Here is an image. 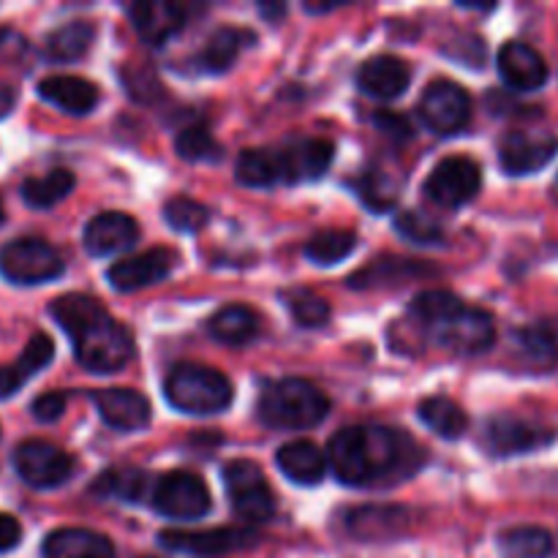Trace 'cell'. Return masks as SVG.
Instances as JSON below:
<instances>
[{
    "instance_id": "1",
    "label": "cell",
    "mask_w": 558,
    "mask_h": 558,
    "mask_svg": "<svg viewBox=\"0 0 558 558\" xmlns=\"http://www.w3.org/2000/svg\"><path fill=\"white\" fill-rule=\"evenodd\" d=\"M332 472L352 488H387L414 477L425 452L412 436L385 425H352L332 436L327 450Z\"/></svg>"
},
{
    "instance_id": "2",
    "label": "cell",
    "mask_w": 558,
    "mask_h": 558,
    "mask_svg": "<svg viewBox=\"0 0 558 558\" xmlns=\"http://www.w3.org/2000/svg\"><path fill=\"white\" fill-rule=\"evenodd\" d=\"M49 314L71 338L76 360L90 374H118L134 354L129 330L90 294H63L49 305Z\"/></svg>"
},
{
    "instance_id": "3",
    "label": "cell",
    "mask_w": 558,
    "mask_h": 558,
    "mask_svg": "<svg viewBox=\"0 0 558 558\" xmlns=\"http://www.w3.org/2000/svg\"><path fill=\"white\" fill-rule=\"evenodd\" d=\"M256 412L267 428L308 430L327 417L330 398L305 379H281L265 387Z\"/></svg>"
},
{
    "instance_id": "4",
    "label": "cell",
    "mask_w": 558,
    "mask_h": 558,
    "mask_svg": "<svg viewBox=\"0 0 558 558\" xmlns=\"http://www.w3.org/2000/svg\"><path fill=\"white\" fill-rule=\"evenodd\" d=\"M167 401L178 412L194 414V417H213L232 407V381L216 368L194 363H180L169 371L163 381Z\"/></svg>"
},
{
    "instance_id": "5",
    "label": "cell",
    "mask_w": 558,
    "mask_h": 558,
    "mask_svg": "<svg viewBox=\"0 0 558 558\" xmlns=\"http://www.w3.org/2000/svg\"><path fill=\"white\" fill-rule=\"evenodd\" d=\"M63 256H60L47 240L22 238L0 251V272H3V278H9L11 283L36 287V283L54 281V278L63 276Z\"/></svg>"
},
{
    "instance_id": "6",
    "label": "cell",
    "mask_w": 558,
    "mask_h": 558,
    "mask_svg": "<svg viewBox=\"0 0 558 558\" xmlns=\"http://www.w3.org/2000/svg\"><path fill=\"white\" fill-rule=\"evenodd\" d=\"M223 485L234 512L245 523H265L276 515V496L256 463L232 461L223 469Z\"/></svg>"
},
{
    "instance_id": "7",
    "label": "cell",
    "mask_w": 558,
    "mask_h": 558,
    "mask_svg": "<svg viewBox=\"0 0 558 558\" xmlns=\"http://www.w3.org/2000/svg\"><path fill=\"white\" fill-rule=\"evenodd\" d=\"M213 499L202 477L191 472H169L153 488V510L169 521H199L210 512Z\"/></svg>"
},
{
    "instance_id": "8",
    "label": "cell",
    "mask_w": 558,
    "mask_h": 558,
    "mask_svg": "<svg viewBox=\"0 0 558 558\" xmlns=\"http://www.w3.org/2000/svg\"><path fill=\"white\" fill-rule=\"evenodd\" d=\"M420 118L434 134L452 136L472 120V98L458 82L436 80L420 98Z\"/></svg>"
},
{
    "instance_id": "9",
    "label": "cell",
    "mask_w": 558,
    "mask_h": 558,
    "mask_svg": "<svg viewBox=\"0 0 558 558\" xmlns=\"http://www.w3.org/2000/svg\"><path fill=\"white\" fill-rule=\"evenodd\" d=\"M14 469L31 488L52 490L69 483L76 463L69 452L49 441H22L14 450Z\"/></svg>"
},
{
    "instance_id": "10",
    "label": "cell",
    "mask_w": 558,
    "mask_h": 558,
    "mask_svg": "<svg viewBox=\"0 0 558 558\" xmlns=\"http://www.w3.org/2000/svg\"><path fill=\"white\" fill-rule=\"evenodd\" d=\"M480 185H483V172L477 163L466 156H450L436 163L423 191L434 205L461 207L480 194Z\"/></svg>"
},
{
    "instance_id": "11",
    "label": "cell",
    "mask_w": 558,
    "mask_h": 558,
    "mask_svg": "<svg viewBox=\"0 0 558 558\" xmlns=\"http://www.w3.org/2000/svg\"><path fill=\"white\" fill-rule=\"evenodd\" d=\"M430 338H434L439 347L452 349V352L480 354V352H488V349L494 347L496 322L488 311L463 305L452 319H447L445 325L434 327V330H430Z\"/></svg>"
},
{
    "instance_id": "12",
    "label": "cell",
    "mask_w": 558,
    "mask_h": 558,
    "mask_svg": "<svg viewBox=\"0 0 558 558\" xmlns=\"http://www.w3.org/2000/svg\"><path fill=\"white\" fill-rule=\"evenodd\" d=\"M558 153V136L545 131H510L499 145V163L507 174H532L548 167Z\"/></svg>"
},
{
    "instance_id": "13",
    "label": "cell",
    "mask_w": 558,
    "mask_h": 558,
    "mask_svg": "<svg viewBox=\"0 0 558 558\" xmlns=\"http://www.w3.org/2000/svg\"><path fill=\"white\" fill-rule=\"evenodd\" d=\"M158 543L174 554L189 556H221L229 550L248 548L256 543L251 529H207V532H161Z\"/></svg>"
},
{
    "instance_id": "14",
    "label": "cell",
    "mask_w": 558,
    "mask_h": 558,
    "mask_svg": "<svg viewBox=\"0 0 558 558\" xmlns=\"http://www.w3.org/2000/svg\"><path fill=\"white\" fill-rule=\"evenodd\" d=\"M550 439H554L550 430H545L543 425L526 423L521 417H494L483 430V447L496 458L532 452L548 445Z\"/></svg>"
},
{
    "instance_id": "15",
    "label": "cell",
    "mask_w": 558,
    "mask_h": 558,
    "mask_svg": "<svg viewBox=\"0 0 558 558\" xmlns=\"http://www.w3.org/2000/svg\"><path fill=\"white\" fill-rule=\"evenodd\" d=\"M174 256L167 248H150L145 254L129 256L109 267V283L118 292H140V289L156 287L172 272Z\"/></svg>"
},
{
    "instance_id": "16",
    "label": "cell",
    "mask_w": 558,
    "mask_h": 558,
    "mask_svg": "<svg viewBox=\"0 0 558 558\" xmlns=\"http://www.w3.org/2000/svg\"><path fill=\"white\" fill-rule=\"evenodd\" d=\"M93 403H96L104 423L114 430L131 434V430H142L150 425V403L136 390H125V387L96 390L93 392Z\"/></svg>"
},
{
    "instance_id": "17",
    "label": "cell",
    "mask_w": 558,
    "mask_h": 558,
    "mask_svg": "<svg viewBox=\"0 0 558 558\" xmlns=\"http://www.w3.org/2000/svg\"><path fill=\"white\" fill-rule=\"evenodd\" d=\"M499 74L512 90H539L548 82V63L529 44L507 41L499 49Z\"/></svg>"
},
{
    "instance_id": "18",
    "label": "cell",
    "mask_w": 558,
    "mask_h": 558,
    "mask_svg": "<svg viewBox=\"0 0 558 558\" xmlns=\"http://www.w3.org/2000/svg\"><path fill=\"white\" fill-rule=\"evenodd\" d=\"M409 82H412V69L392 54H376V58L365 60L357 71L360 90L379 101H392V98L403 96Z\"/></svg>"
},
{
    "instance_id": "19",
    "label": "cell",
    "mask_w": 558,
    "mask_h": 558,
    "mask_svg": "<svg viewBox=\"0 0 558 558\" xmlns=\"http://www.w3.org/2000/svg\"><path fill=\"white\" fill-rule=\"evenodd\" d=\"M136 240H140V227L125 213H101V216L90 218L85 234H82V243L93 256H112L118 251L131 248Z\"/></svg>"
},
{
    "instance_id": "20",
    "label": "cell",
    "mask_w": 558,
    "mask_h": 558,
    "mask_svg": "<svg viewBox=\"0 0 558 558\" xmlns=\"http://www.w3.org/2000/svg\"><path fill=\"white\" fill-rule=\"evenodd\" d=\"M131 22H134L136 33L145 38L153 47H161L167 38L183 27L185 9L178 3H161V0H142V3L131 5Z\"/></svg>"
},
{
    "instance_id": "21",
    "label": "cell",
    "mask_w": 558,
    "mask_h": 558,
    "mask_svg": "<svg viewBox=\"0 0 558 558\" xmlns=\"http://www.w3.org/2000/svg\"><path fill=\"white\" fill-rule=\"evenodd\" d=\"M54 357V343L47 332H36L22 349L20 360L0 368V398H11L27 385L38 371L47 368Z\"/></svg>"
},
{
    "instance_id": "22",
    "label": "cell",
    "mask_w": 558,
    "mask_h": 558,
    "mask_svg": "<svg viewBox=\"0 0 558 558\" xmlns=\"http://www.w3.org/2000/svg\"><path fill=\"white\" fill-rule=\"evenodd\" d=\"M332 156H336V145L330 140H303L289 147H281L287 183L322 178L330 169Z\"/></svg>"
},
{
    "instance_id": "23",
    "label": "cell",
    "mask_w": 558,
    "mask_h": 558,
    "mask_svg": "<svg viewBox=\"0 0 558 558\" xmlns=\"http://www.w3.org/2000/svg\"><path fill=\"white\" fill-rule=\"evenodd\" d=\"M38 96L69 114L93 112L98 98H101L98 96V87L93 85V82L82 80V76H69V74L47 76V80L38 82Z\"/></svg>"
},
{
    "instance_id": "24",
    "label": "cell",
    "mask_w": 558,
    "mask_h": 558,
    "mask_svg": "<svg viewBox=\"0 0 558 558\" xmlns=\"http://www.w3.org/2000/svg\"><path fill=\"white\" fill-rule=\"evenodd\" d=\"M44 558H114V545L90 529H58L44 539Z\"/></svg>"
},
{
    "instance_id": "25",
    "label": "cell",
    "mask_w": 558,
    "mask_h": 558,
    "mask_svg": "<svg viewBox=\"0 0 558 558\" xmlns=\"http://www.w3.org/2000/svg\"><path fill=\"white\" fill-rule=\"evenodd\" d=\"M278 469H281L283 477L294 485H316L325 480L330 461H327L325 452L319 450L311 441H292V445H283L276 456Z\"/></svg>"
},
{
    "instance_id": "26",
    "label": "cell",
    "mask_w": 558,
    "mask_h": 558,
    "mask_svg": "<svg viewBox=\"0 0 558 558\" xmlns=\"http://www.w3.org/2000/svg\"><path fill=\"white\" fill-rule=\"evenodd\" d=\"M147 488H150V480L142 469L114 466L93 480L90 494L98 496V499H118L125 501V505H136V501L145 499Z\"/></svg>"
},
{
    "instance_id": "27",
    "label": "cell",
    "mask_w": 558,
    "mask_h": 558,
    "mask_svg": "<svg viewBox=\"0 0 558 558\" xmlns=\"http://www.w3.org/2000/svg\"><path fill=\"white\" fill-rule=\"evenodd\" d=\"M234 178L248 189H270V185L287 183L281 150H245L238 158Z\"/></svg>"
},
{
    "instance_id": "28",
    "label": "cell",
    "mask_w": 558,
    "mask_h": 558,
    "mask_svg": "<svg viewBox=\"0 0 558 558\" xmlns=\"http://www.w3.org/2000/svg\"><path fill=\"white\" fill-rule=\"evenodd\" d=\"M210 336L218 343H227V347H245L256 338L259 332V319H256L254 311L248 305H227V308L218 311L216 316L207 325Z\"/></svg>"
},
{
    "instance_id": "29",
    "label": "cell",
    "mask_w": 558,
    "mask_h": 558,
    "mask_svg": "<svg viewBox=\"0 0 558 558\" xmlns=\"http://www.w3.org/2000/svg\"><path fill=\"white\" fill-rule=\"evenodd\" d=\"M243 41H254V36L238 27H221L210 36V41L205 44V49L196 58V71H205V74H221L229 65L238 60L240 49L245 47Z\"/></svg>"
},
{
    "instance_id": "30",
    "label": "cell",
    "mask_w": 558,
    "mask_h": 558,
    "mask_svg": "<svg viewBox=\"0 0 558 558\" xmlns=\"http://www.w3.org/2000/svg\"><path fill=\"white\" fill-rule=\"evenodd\" d=\"M93 38H96L93 22H65L58 31L49 33L47 44H44V52H47V58L54 60V63H71V60H80L82 54L90 49Z\"/></svg>"
},
{
    "instance_id": "31",
    "label": "cell",
    "mask_w": 558,
    "mask_h": 558,
    "mask_svg": "<svg viewBox=\"0 0 558 558\" xmlns=\"http://www.w3.org/2000/svg\"><path fill=\"white\" fill-rule=\"evenodd\" d=\"M403 526H407V512L392 507H365L347 515V529L360 539L392 537Z\"/></svg>"
},
{
    "instance_id": "32",
    "label": "cell",
    "mask_w": 558,
    "mask_h": 558,
    "mask_svg": "<svg viewBox=\"0 0 558 558\" xmlns=\"http://www.w3.org/2000/svg\"><path fill=\"white\" fill-rule=\"evenodd\" d=\"M417 414L425 423V428H430L436 436H441V439H461L469 428L466 412H463L456 401H450V398H425V401L420 403Z\"/></svg>"
},
{
    "instance_id": "33",
    "label": "cell",
    "mask_w": 558,
    "mask_h": 558,
    "mask_svg": "<svg viewBox=\"0 0 558 558\" xmlns=\"http://www.w3.org/2000/svg\"><path fill=\"white\" fill-rule=\"evenodd\" d=\"M430 267L423 265V262L417 259H379L374 262L371 267H365V270L354 272L352 278H349V283H352L354 289H365V287H390V283H398V281H407V278H414V276H430Z\"/></svg>"
},
{
    "instance_id": "34",
    "label": "cell",
    "mask_w": 558,
    "mask_h": 558,
    "mask_svg": "<svg viewBox=\"0 0 558 558\" xmlns=\"http://www.w3.org/2000/svg\"><path fill=\"white\" fill-rule=\"evenodd\" d=\"M76 180L69 169H52V172L41 174V178H27L22 183V199L36 210H47L63 202L65 196L74 191Z\"/></svg>"
},
{
    "instance_id": "35",
    "label": "cell",
    "mask_w": 558,
    "mask_h": 558,
    "mask_svg": "<svg viewBox=\"0 0 558 558\" xmlns=\"http://www.w3.org/2000/svg\"><path fill=\"white\" fill-rule=\"evenodd\" d=\"M499 548L507 558H550L554 537L539 526H515L501 534Z\"/></svg>"
},
{
    "instance_id": "36",
    "label": "cell",
    "mask_w": 558,
    "mask_h": 558,
    "mask_svg": "<svg viewBox=\"0 0 558 558\" xmlns=\"http://www.w3.org/2000/svg\"><path fill=\"white\" fill-rule=\"evenodd\" d=\"M463 305L466 303H463L461 298H456L452 292H439V289H434V292H423L412 300L409 316H412L420 327H425V330L430 332L434 327L445 325L447 319H452Z\"/></svg>"
},
{
    "instance_id": "37",
    "label": "cell",
    "mask_w": 558,
    "mask_h": 558,
    "mask_svg": "<svg viewBox=\"0 0 558 558\" xmlns=\"http://www.w3.org/2000/svg\"><path fill=\"white\" fill-rule=\"evenodd\" d=\"M357 248V234L343 232V229H327V232L314 234L305 245V256L314 265H338Z\"/></svg>"
},
{
    "instance_id": "38",
    "label": "cell",
    "mask_w": 558,
    "mask_h": 558,
    "mask_svg": "<svg viewBox=\"0 0 558 558\" xmlns=\"http://www.w3.org/2000/svg\"><path fill=\"white\" fill-rule=\"evenodd\" d=\"M352 189L357 191L360 202H363V205L374 213H387L398 199L396 196L398 185L392 183L390 174L376 172V169L360 174V178L352 183Z\"/></svg>"
},
{
    "instance_id": "39",
    "label": "cell",
    "mask_w": 558,
    "mask_h": 558,
    "mask_svg": "<svg viewBox=\"0 0 558 558\" xmlns=\"http://www.w3.org/2000/svg\"><path fill=\"white\" fill-rule=\"evenodd\" d=\"M283 303L300 327H319L330 319V303L311 289H289L283 292Z\"/></svg>"
},
{
    "instance_id": "40",
    "label": "cell",
    "mask_w": 558,
    "mask_h": 558,
    "mask_svg": "<svg viewBox=\"0 0 558 558\" xmlns=\"http://www.w3.org/2000/svg\"><path fill=\"white\" fill-rule=\"evenodd\" d=\"M163 218L178 232H199L210 221V210L202 202L191 199V196H174L163 205Z\"/></svg>"
},
{
    "instance_id": "41",
    "label": "cell",
    "mask_w": 558,
    "mask_h": 558,
    "mask_svg": "<svg viewBox=\"0 0 558 558\" xmlns=\"http://www.w3.org/2000/svg\"><path fill=\"white\" fill-rule=\"evenodd\" d=\"M174 150H178L180 158L194 163L216 161L221 156V147H218V142L213 140L205 125H189V129L180 131L178 140H174Z\"/></svg>"
},
{
    "instance_id": "42",
    "label": "cell",
    "mask_w": 558,
    "mask_h": 558,
    "mask_svg": "<svg viewBox=\"0 0 558 558\" xmlns=\"http://www.w3.org/2000/svg\"><path fill=\"white\" fill-rule=\"evenodd\" d=\"M396 229L398 234H403L407 240L420 245H434L445 240V229L434 221V218L423 216L417 210H407L396 218Z\"/></svg>"
},
{
    "instance_id": "43",
    "label": "cell",
    "mask_w": 558,
    "mask_h": 558,
    "mask_svg": "<svg viewBox=\"0 0 558 558\" xmlns=\"http://www.w3.org/2000/svg\"><path fill=\"white\" fill-rule=\"evenodd\" d=\"M65 396L63 392H44V396H38L36 401H33V417L38 420V423H54V420L63 417L65 412Z\"/></svg>"
},
{
    "instance_id": "44",
    "label": "cell",
    "mask_w": 558,
    "mask_h": 558,
    "mask_svg": "<svg viewBox=\"0 0 558 558\" xmlns=\"http://www.w3.org/2000/svg\"><path fill=\"white\" fill-rule=\"evenodd\" d=\"M22 539V526L16 523V518L0 512V554H9L20 545Z\"/></svg>"
},
{
    "instance_id": "45",
    "label": "cell",
    "mask_w": 558,
    "mask_h": 558,
    "mask_svg": "<svg viewBox=\"0 0 558 558\" xmlns=\"http://www.w3.org/2000/svg\"><path fill=\"white\" fill-rule=\"evenodd\" d=\"M521 341H523V347H526L532 354H537V357H545V354H554V349H556L554 338H550L545 330H526V332H521Z\"/></svg>"
},
{
    "instance_id": "46",
    "label": "cell",
    "mask_w": 558,
    "mask_h": 558,
    "mask_svg": "<svg viewBox=\"0 0 558 558\" xmlns=\"http://www.w3.org/2000/svg\"><path fill=\"white\" fill-rule=\"evenodd\" d=\"M374 120H376V125L385 131V134L398 136V140H409V134H412V129H409L407 120L398 118V114H392V112H379Z\"/></svg>"
},
{
    "instance_id": "47",
    "label": "cell",
    "mask_w": 558,
    "mask_h": 558,
    "mask_svg": "<svg viewBox=\"0 0 558 558\" xmlns=\"http://www.w3.org/2000/svg\"><path fill=\"white\" fill-rule=\"evenodd\" d=\"M14 104H16V90L11 85H3V82H0V120L9 118Z\"/></svg>"
},
{
    "instance_id": "48",
    "label": "cell",
    "mask_w": 558,
    "mask_h": 558,
    "mask_svg": "<svg viewBox=\"0 0 558 558\" xmlns=\"http://www.w3.org/2000/svg\"><path fill=\"white\" fill-rule=\"evenodd\" d=\"M259 11H262V14L283 16V14H287V5H267V3H262V5H259Z\"/></svg>"
},
{
    "instance_id": "49",
    "label": "cell",
    "mask_w": 558,
    "mask_h": 558,
    "mask_svg": "<svg viewBox=\"0 0 558 558\" xmlns=\"http://www.w3.org/2000/svg\"><path fill=\"white\" fill-rule=\"evenodd\" d=\"M0 223H3V205H0Z\"/></svg>"
}]
</instances>
